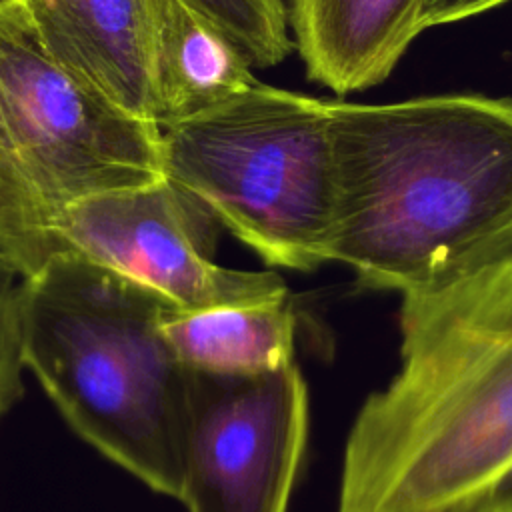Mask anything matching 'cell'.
<instances>
[{
	"label": "cell",
	"mask_w": 512,
	"mask_h": 512,
	"mask_svg": "<svg viewBox=\"0 0 512 512\" xmlns=\"http://www.w3.org/2000/svg\"><path fill=\"white\" fill-rule=\"evenodd\" d=\"M212 20L252 66L280 64L292 50L284 0H186Z\"/></svg>",
	"instance_id": "cell-12"
},
{
	"label": "cell",
	"mask_w": 512,
	"mask_h": 512,
	"mask_svg": "<svg viewBox=\"0 0 512 512\" xmlns=\"http://www.w3.org/2000/svg\"><path fill=\"white\" fill-rule=\"evenodd\" d=\"M348 434L338 512H468L512 466V330L402 328Z\"/></svg>",
	"instance_id": "cell-3"
},
{
	"label": "cell",
	"mask_w": 512,
	"mask_h": 512,
	"mask_svg": "<svg viewBox=\"0 0 512 512\" xmlns=\"http://www.w3.org/2000/svg\"><path fill=\"white\" fill-rule=\"evenodd\" d=\"M330 102L256 82L162 126V170L268 264L328 260L334 218Z\"/></svg>",
	"instance_id": "cell-5"
},
{
	"label": "cell",
	"mask_w": 512,
	"mask_h": 512,
	"mask_svg": "<svg viewBox=\"0 0 512 512\" xmlns=\"http://www.w3.org/2000/svg\"><path fill=\"white\" fill-rule=\"evenodd\" d=\"M508 0H420V30L484 14Z\"/></svg>",
	"instance_id": "cell-15"
},
{
	"label": "cell",
	"mask_w": 512,
	"mask_h": 512,
	"mask_svg": "<svg viewBox=\"0 0 512 512\" xmlns=\"http://www.w3.org/2000/svg\"><path fill=\"white\" fill-rule=\"evenodd\" d=\"M306 430L294 362L258 374L190 370L178 500L188 512H286Z\"/></svg>",
	"instance_id": "cell-6"
},
{
	"label": "cell",
	"mask_w": 512,
	"mask_h": 512,
	"mask_svg": "<svg viewBox=\"0 0 512 512\" xmlns=\"http://www.w3.org/2000/svg\"><path fill=\"white\" fill-rule=\"evenodd\" d=\"M62 66L130 114L156 122V0H18Z\"/></svg>",
	"instance_id": "cell-8"
},
{
	"label": "cell",
	"mask_w": 512,
	"mask_h": 512,
	"mask_svg": "<svg viewBox=\"0 0 512 512\" xmlns=\"http://www.w3.org/2000/svg\"><path fill=\"white\" fill-rule=\"evenodd\" d=\"M164 176L162 130L52 58L18 0L0 2V262L22 280L60 244L72 202Z\"/></svg>",
	"instance_id": "cell-4"
},
{
	"label": "cell",
	"mask_w": 512,
	"mask_h": 512,
	"mask_svg": "<svg viewBox=\"0 0 512 512\" xmlns=\"http://www.w3.org/2000/svg\"><path fill=\"white\" fill-rule=\"evenodd\" d=\"M310 80L336 96L384 82L420 30V0H290Z\"/></svg>",
	"instance_id": "cell-9"
},
{
	"label": "cell",
	"mask_w": 512,
	"mask_h": 512,
	"mask_svg": "<svg viewBox=\"0 0 512 512\" xmlns=\"http://www.w3.org/2000/svg\"><path fill=\"white\" fill-rule=\"evenodd\" d=\"M16 274L0 262V416L6 414L24 394L22 368L24 342L20 326V284Z\"/></svg>",
	"instance_id": "cell-14"
},
{
	"label": "cell",
	"mask_w": 512,
	"mask_h": 512,
	"mask_svg": "<svg viewBox=\"0 0 512 512\" xmlns=\"http://www.w3.org/2000/svg\"><path fill=\"white\" fill-rule=\"evenodd\" d=\"M468 512H512V466L470 506Z\"/></svg>",
	"instance_id": "cell-16"
},
{
	"label": "cell",
	"mask_w": 512,
	"mask_h": 512,
	"mask_svg": "<svg viewBox=\"0 0 512 512\" xmlns=\"http://www.w3.org/2000/svg\"><path fill=\"white\" fill-rule=\"evenodd\" d=\"M330 118L328 260L422 302L512 256V96L330 100Z\"/></svg>",
	"instance_id": "cell-1"
},
{
	"label": "cell",
	"mask_w": 512,
	"mask_h": 512,
	"mask_svg": "<svg viewBox=\"0 0 512 512\" xmlns=\"http://www.w3.org/2000/svg\"><path fill=\"white\" fill-rule=\"evenodd\" d=\"M152 78L160 128L256 84L244 52L186 0H156Z\"/></svg>",
	"instance_id": "cell-10"
},
{
	"label": "cell",
	"mask_w": 512,
	"mask_h": 512,
	"mask_svg": "<svg viewBox=\"0 0 512 512\" xmlns=\"http://www.w3.org/2000/svg\"><path fill=\"white\" fill-rule=\"evenodd\" d=\"M0 2H4V0H0Z\"/></svg>",
	"instance_id": "cell-17"
},
{
	"label": "cell",
	"mask_w": 512,
	"mask_h": 512,
	"mask_svg": "<svg viewBox=\"0 0 512 512\" xmlns=\"http://www.w3.org/2000/svg\"><path fill=\"white\" fill-rule=\"evenodd\" d=\"M162 330L190 370L258 374L294 362L296 314L290 294L196 310L170 308Z\"/></svg>",
	"instance_id": "cell-11"
},
{
	"label": "cell",
	"mask_w": 512,
	"mask_h": 512,
	"mask_svg": "<svg viewBox=\"0 0 512 512\" xmlns=\"http://www.w3.org/2000/svg\"><path fill=\"white\" fill-rule=\"evenodd\" d=\"M420 314L438 324L512 330V256L454 290L420 304Z\"/></svg>",
	"instance_id": "cell-13"
},
{
	"label": "cell",
	"mask_w": 512,
	"mask_h": 512,
	"mask_svg": "<svg viewBox=\"0 0 512 512\" xmlns=\"http://www.w3.org/2000/svg\"><path fill=\"white\" fill-rule=\"evenodd\" d=\"M18 292L26 366L66 422L152 490L180 498L190 368L162 330L176 304L68 248Z\"/></svg>",
	"instance_id": "cell-2"
},
{
	"label": "cell",
	"mask_w": 512,
	"mask_h": 512,
	"mask_svg": "<svg viewBox=\"0 0 512 512\" xmlns=\"http://www.w3.org/2000/svg\"><path fill=\"white\" fill-rule=\"evenodd\" d=\"M218 218L166 176L68 204L52 222L74 250L168 298L184 310L286 292L274 272L232 270L212 260Z\"/></svg>",
	"instance_id": "cell-7"
}]
</instances>
